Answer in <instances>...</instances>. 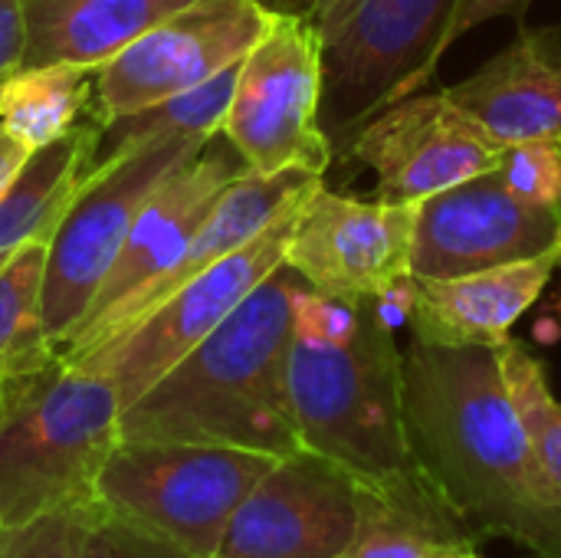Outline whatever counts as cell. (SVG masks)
Returning a JSON list of instances; mask_svg holds the SVG:
<instances>
[{
    "label": "cell",
    "mask_w": 561,
    "mask_h": 558,
    "mask_svg": "<svg viewBox=\"0 0 561 558\" xmlns=\"http://www.w3.org/2000/svg\"><path fill=\"white\" fill-rule=\"evenodd\" d=\"M401 355L411 451L454 510L480 539L561 558V503L529 447L496 349L414 339Z\"/></svg>",
    "instance_id": "obj_1"
},
{
    "label": "cell",
    "mask_w": 561,
    "mask_h": 558,
    "mask_svg": "<svg viewBox=\"0 0 561 558\" xmlns=\"http://www.w3.org/2000/svg\"><path fill=\"white\" fill-rule=\"evenodd\" d=\"M302 283L279 263L194 352L122 408V441L224 444L270 457L299 451L289 352L293 296Z\"/></svg>",
    "instance_id": "obj_2"
},
{
    "label": "cell",
    "mask_w": 561,
    "mask_h": 558,
    "mask_svg": "<svg viewBox=\"0 0 561 558\" xmlns=\"http://www.w3.org/2000/svg\"><path fill=\"white\" fill-rule=\"evenodd\" d=\"M122 401L108 378L66 365L7 375L0 388V526L95 503L99 474L122 441Z\"/></svg>",
    "instance_id": "obj_3"
},
{
    "label": "cell",
    "mask_w": 561,
    "mask_h": 558,
    "mask_svg": "<svg viewBox=\"0 0 561 558\" xmlns=\"http://www.w3.org/2000/svg\"><path fill=\"white\" fill-rule=\"evenodd\" d=\"M401 362L375 299H362L358 332L342 345L293 339L289 401L299 444L358 480L411 467L417 457L404 421Z\"/></svg>",
    "instance_id": "obj_4"
},
{
    "label": "cell",
    "mask_w": 561,
    "mask_h": 558,
    "mask_svg": "<svg viewBox=\"0 0 561 558\" xmlns=\"http://www.w3.org/2000/svg\"><path fill=\"white\" fill-rule=\"evenodd\" d=\"M273 464L270 454L224 444L118 441L99 474L92 506L194 558H214L237 506Z\"/></svg>",
    "instance_id": "obj_5"
},
{
    "label": "cell",
    "mask_w": 561,
    "mask_h": 558,
    "mask_svg": "<svg viewBox=\"0 0 561 558\" xmlns=\"http://www.w3.org/2000/svg\"><path fill=\"white\" fill-rule=\"evenodd\" d=\"M457 0H306L322 49V132L342 158L355 132L414 92Z\"/></svg>",
    "instance_id": "obj_6"
},
{
    "label": "cell",
    "mask_w": 561,
    "mask_h": 558,
    "mask_svg": "<svg viewBox=\"0 0 561 558\" xmlns=\"http://www.w3.org/2000/svg\"><path fill=\"white\" fill-rule=\"evenodd\" d=\"M207 141L181 135L138 141L105 158L85 181L76 204L46 243L43 326L53 352L66 342L95 299L145 201Z\"/></svg>",
    "instance_id": "obj_7"
},
{
    "label": "cell",
    "mask_w": 561,
    "mask_h": 558,
    "mask_svg": "<svg viewBox=\"0 0 561 558\" xmlns=\"http://www.w3.org/2000/svg\"><path fill=\"white\" fill-rule=\"evenodd\" d=\"M220 135L256 174L329 171L335 155L322 132V49L302 13L276 10L243 56Z\"/></svg>",
    "instance_id": "obj_8"
},
{
    "label": "cell",
    "mask_w": 561,
    "mask_h": 558,
    "mask_svg": "<svg viewBox=\"0 0 561 558\" xmlns=\"http://www.w3.org/2000/svg\"><path fill=\"white\" fill-rule=\"evenodd\" d=\"M299 207L302 204L289 207L247 247L207 266L181 289H174L168 299H161L154 309L125 326L118 335H112L79 362L66 365L108 378L122 408L138 401L283 263L286 240L293 234Z\"/></svg>",
    "instance_id": "obj_9"
},
{
    "label": "cell",
    "mask_w": 561,
    "mask_h": 558,
    "mask_svg": "<svg viewBox=\"0 0 561 558\" xmlns=\"http://www.w3.org/2000/svg\"><path fill=\"white\" fill-rule=\"evenodd\" d=\"M276 10L263 0H191L95 69L99 125L187 92L240 62Z\"/></svg>",
    "instance_id": "obj_10"
},
{
    "label": "cell",
    "mask_w": 561,
    "mask_h": 558,
    "mask_svg": "<svg viewBox=\"0 0 561 558\" xmlns=\"http://www.w3.org/2000/svg\"><path fill=\"white\" fill-rule=\"evenodd\" d=\"M247 171L250 168L224 135H214L194 158L174 168L138 210L95 299L89 303L76 329L66 335V342L56 349V355L62 362H76L92 352L102 342L105 329L115 322V316L138 293H145L151 283H158L178 266L224 187Z\"/></svg>",
    "instance_id": "obj_11"
},
{
    "label": "cell",
    "mask_w": 561,
    "mask_h": 558,
    "mask_svg": "<svg viewBox=\"0 0 561 558\" xmlns=\"http://www.w3.org/2000/svg\"><path fill=\"white\" fill-rule=\"evenodd\" d=\"M506 145L463 112L447 89H417L375 112L355 132L342 161H358L375 174V201L421 204L493 171Z\"/></svg>",
    "instance_id": "obj_12"
},
{
    "label": "cell",
    "mask_w": 561,
    "mask_h": 558,
    "mask_svg": "<svg viewBox=\"0 0 561 558\" xmlns=\"http://www.w3.org/2000/svg\"><path fill=\"white\" fill-rule=\"evenodd\" d=\"M358 523V477L299 447L237 506L214 558H342Z\"/></svg>",
    "instance_id": "obj_13"
},
{
    "label": "cell",
    "mask_w": 561,
    "mask_h": 558,
    "mask_svg": "<svg viewBox=\"0 0 561 558\" xmlns=\"http://www.w3.org/2000/svg\"><path fill=\"white\" fill-rule=\"evenodd\" d=\"M414 220L417 204L358 201L322 181L296 214L283 263L325 296L375 299L394 280L411 276Z\"/></svg>",
    "instance_id": "obj_14"
},
{
    "label": "cell",
    "mask_w": 561,
    "mask_h": 558,
    "mask_svg": "<svg viewBox=\"0 0 561 558\" xmlns=\"http://www.w3.org/2000/svg\"><path fill=\"white\" fill-rule=\"evenodd\" d=\"M561 214L519 201L493 171L417 204L411 273L450 280L556 250Z\"/></svg>",
    "instance_id": "obj_15"
},
{
    "label": "cell",
    "mask_w": 561,
    "mask_h": 558,
    "mask_svg": "<svg viewBox=\"0 0 561 558\" xmlns=\"http://www.w3.org/2000/svg\"><path fill=\"white\" fill-rule=\"evenodd\" d=\"M447 95L506 148L561 141V26L523 30Z\"/></svg>",
    "instance_id": "obj_16"
},
{
    "label": "cell",
    "mask_w": 561,
    "mask_h": 558,
    "mask_svg": "<svg viewBox=\"0 0 561 558\" xmlns=\"http://www.w3.org/2000/svg\"><path fill=\"white\" fill-rule=\"evenodd\" d=\"M559 253L506 263L450 280H417L411 332L427 345H503L513 326L539 303Z\"/></svg>",
    "instance_id": "obj_17"
},
{
    "label": "cell",
    "mask_w": 561,
    "mask_h": 558,
    "mask_svg": "<svg viewBox=\"0 0 561 558\" xmlns=\"http://www.w3.org/2000/svg\"><path fill=\"white\" fill-rule=\"evenodd\" d=\"M477 543L470 523L414 460L391 477L358 480V523L342 558H467Z\"/></svg>",
    "instance_id": "obj_18"
},
{
    "label": "cell",
    "mask_w": 561,
    "mask_h": 558,
    "mask_svg": "<svg viewBox=\"0 0 561 558\" xmlns=\"http://www.w3.org/2000/svg\"><path fill=\"white\" fill-rule=\"evenodd\" d=\"M23 3V62L105 66L145 30L191 0H20Z\"/></svg>",
    "instance_id": "obj_19"
},
{
    "label": "cell",
    "mask_w": 561,
    "mask_h": 558,
    "mask_svg": "<svg viewBox=\"0 0 561 558\" xmlns=\"http://www.w3.org/2000/svg\"><path fill=\"white\" fill-rule=\"evenodd\" d=\"M102 125L92 112L66 135L33 148L0 194V263L23 243H49L85 181L95 174Z\"/></svg>",
    "instance_id": "obj_20"
},
{
    "label": "cell",
    "mask_w": 561,
    "mask_h": 558,
    "mask_svg": "<svg viewBox=\"0 0 561 558\" xmlns=\"http://www.w3.org/2000/svg\"><path fill=\"white\" fill-rule=\"evenodd\" d=\"M95 69L72 62L20 66L0 79V122L26 148H43L92 109Z\"/></svg>",
    "instance_id": "obj_21"
},
{
    "label": "cell",
    "mask_w": 561,
    "mask_h": 558,
    "mask_svg": "<svg viewBox=\"0 0 561 558\" xmlns=\"http://www.w3.org/2000/svg\"><path fill=\"white\" fill-rule=\"evenodd\" d=\"M240 62L227 66L214 79H207L187 92H178V95L161 99L148 109H138V112H128V115L105 122L102 138H99V161H105V158H112V155L138 145V141H151V138L181 135V138L207 141V138L220 135L224 115H227V105H230V95L237 86Z\"/></svg>",
    "instance_id": "obj_22"
},
{
    "label": "cell",
    "mask_w": 561,
    "mask_h": 558,
    "mask_svg": "<svg viewBox=\"0 0 561 558\" xmlns=\"http://www.w3.org/2000/svg\"><path fill=\"white\" fill-rule=\"evenodd\" d=\"M46 243H23L0 263V375H23L56 358L43 326Z\"/></svg>",
    "instance_id": "obj_23"
},
{
    "label": "cell",
    "mask_w": 561,
    "mask_h": 558,
    "mask_svg": "<svg viewBox=\"0 0 561 558\" xmlns=\"http://www.w3.org/2000/svg\"><path fill=\"white\" fill-rule=\"evenodd\" d=\"M496 358L510 388V398L526 428L529 447L561 503V401L552 395L546 365L529 355L516 339L496 345Z\"/></svg>",
    "instance_id": "obj_24"
},
{
    "label": "cell",
    "mask_w": 561,
    "mask_h": 558,
    "mask_svg": "<svg viewBox=\"0 0 561 558\" xmlns=\"http://www.w3.org/2000/svg\"><path fill=\"white\" fill-rule=\"evenodd\" d=\"M496 174L519 201L561 214V141L510 145Z\"/></svg>",
    "instance_id": "obj_25"
},
{
    "label": "cell",
    "mask_w": 561,
    "mask_h": 558,
    "mask_svg": "<svg viewBox=\"0 0 561 558\" xmlns=\"http://www.w3.org/2000/svg\"><path fill=\"white\" fill-rule=\"evenodd\" d=\"M76 558H194L181 546L128 523L118 520L99 506H89L82 513L79 526V543Z\"/></svg>",
    "instance_id": "obj_26"
},
{
    "label": "cell",
    "mask_w": 561,
    "mask_h": 558,
    "mask_svg": "<svg viewBox=\"0 0 561 558\" xmlns=\"http://www.w3.org/2000/svg\"><path fill=\"white\" fill-rule=\"evenodd\" d=\"M358 322H362V303L325 296L309 283H302L293 296V339L342 345L358 332Z\"/></svg>",
    "instance_id": "obj_27"
},
{
    "label": "cell",
    "mask_w": 561,
    "mask_h": 558,
    "mask_svg": "<svg viewBox=\"0 0 561 558\" xmlns=\"http://www.w3.org/2000/svg\"><path fill=\"white\" fill-rule=\"evenodd\" d=\"M82 513H49L26 526L10 529L7 549L0 558H76Z\"/></svg>",
    "instance_id": "obj_28"
},
{
    "label": "cell",
    "mask_w": 561,
    "mask_h": 558,
    "mask_svg": "<svg viewBox=\"0 0 561 558\" xmlns=\"http://www.w3.org/2000/svg\"><path fill=\"white\" fill-rule=\"evenodd\" d=\"M526 7H529V0H457L454 16H450V23L444 26L440 39H437V46H434V53H431V59H427V66L421 69L414 92H417V89H424V86L434 79V72H437V66H440L444 53H447L460 36H467L470 30H477L480 23L496 20V16H523V13H526Z\"/></svg>",
    "instance_id": "obj_29"
},
{
    "label": "cell",
    "mask_w": 561,
    "mask_h": 558,
    "mask_svg": "<svg viewBox=\"0 0 561 558\" xmlns=\"http://www.w3.org/2000/svg\"><path fill=\"white\" fill-rule=\"evenodd\" d=\"M23 3L20 0H0V79L16 72L23 62Z\"/></svg>",
    "instance_id": "obj_30"
},
{
    "label": "cell",
    "mask_w": 561,
    "mask_h": 558,
    "mask_svg": "<svg viewBox=\"0 0 561 558\" xmlns=\"http://www.w3.org/2000/svg\"><path fill=\"white\" fill-rule=\"evenodd\" d=\"M26 148L3 128V122H0V194L7 191V184L13 181V174L20 171V164L26 161Z\"/></svg>",
    "instance_id": "obj_31"
},
{
    "label": "cell",
    "mask_w": 561,
    "mask_h": 558,
    "mask_svg": "<svg viewBox=\"0 0 561 558\" xmlns=\"http://www.w3.org/2000/svg\"><path fill=\"white\" fill-rule=\"evenodd\" d=\"M270 10H286V13H299L306 7V0H263Z\"/></svg>",
    "instance_id": "obj_32"
},
{
    "label": "cell",
    "mask_w": 561,
    "mask_h": 558,
    "mask_svg": "<svg viewBox=\"0 0 561 558\" xmlns=\"http://www.w3.org/2000/svg\"><path fill=\"white\" fill-rule=\"evenodd\" d=\"M7 539H10V529L0 526V556H3V549H7Z\"/></svg>",
    "instance_id": "obj_33"
},
{
    "label": "cell",
    "mask_w": 561,
    "mask_h": 558,
    "mask_svg": "<svg viewBox=\"0 0 561 558\" xmlns=\"http://www.w3.org/2000/svg\"><path fill=\"white\" fill-rule=\"evenodd\" d=\"M556 253H559V263H561V220H559V237H556Z\"/></svg>",
    "instance_id": "obj_34"
},
{
    "label": "cell",
    "mask_w": 561,
    "mask_h": 558,
    "mask_svg": "<svg viewBox=\"0 0 561 558\" xmlns=\"http://www.w3.org/2000/svg\"><path fill=\"white\" fill-rule=\"evenodd\" d=\"M467 558H483V556H480V553H473V556H467Z\"/></svg>",
    "instance_id": "obj_35"
},
{
    "label": "cell",
    "mask_w": 561,
    "mask_h": 558,
    "mask_svg": "<svg viewBox=\"0 0 561 558\" xmlns=\"http://www.w3.org/2000/svg\"><path fill=\"white\" fill-rule=\"evenodd\" d=\"M0 388H3V375H0Z\"/></svg>",
    "instance_id": "obj_36"
}]
</instances>
